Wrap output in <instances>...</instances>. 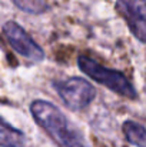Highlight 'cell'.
<instances>
[{"mask_svg": "<svg viewBox=\"0 0 146 147\" xmlns=\"http://www.w3.org/2000/svg\"><path fill=\"white\" fill-rule=\"evenodd\" d=\"M30 113L35 121L59 147H89L80 130L53 103L35 100L30 104Z\"/></svg>", "mask_w": 146, "mask_h": 147, "instance_id": "obj_1", "label": "cell"}, {"mask_svg": "<svg viewBox=\"0 0 146 147\" xmlns=\"http://www.w3.org/2000/svg\"><path fill=\"white\" fill-rule=\"evenodd\" d=\"M77 66L90 79H93L95 82L103 84L105 87L115 92L116 94L123 96L126 98H130V100H135L138 97V93H136L135 87L132 86L129 79L122 71L107 69L103 64L97 63L96 60H93L92 57L85 56V54L77 56Z\"/></svg>", "mask_w": 146, "mask_h": 147, "instance_id": "obj_2", "label": "cell"}, {"mask_svg": "<svg viewBox=\"0 0 146 147\" xmlns=\"http://www.w3.org/2000/svg\"><path fill=\"white\" fill-rule=\"evenodd\" d=\"M53 89L57 92L63 104L73 111L86 109L96 97V89L82 77H69L62 82H53Z\"/></svg>", "mask_w": 146, "mask_h": 147, "instance_id": "obj_3", "label": "cell"}, {"mask_svg": "<svg viewBox=\"0 0 146 147\" xmlns=\"http://www.w3.org/2000/svg\"><path fill=\"white\" fill-rule=\"evenodd\" d=\"M3 33L9 45L20 56L32 61H42L45 59V51L42 50V47L16 22H6L3 24Z\"/></svg>", "mask_w": 146, "mask_h": 147, "instance_id": "obj_4", "label": "cell"}, {"mask_svg": "<svg viewBox=\"0 0 146 147\" xmlns=\"http://www.w3.org/2000/svg\"><path fill=\"white\" fill-rule=\"evenodd\" d=\"M115 7L132 34L146 45V0H116Z\"/></svg>", "mask_w": 146, "mask_h": 147, "instance_id": "obj_5", "label": "cell"}, {"mask_svg": "<svg viewBox=\"0 0 146 147\" xmlns=\"http://www.w3.org/2000/svg\"><path fill=\"white\" fill-rule=\"evenodd\" d=\"M26 136L23 131L14 129L0 117V146L1 147H24Z\"/></svg>", "mask_w": 146, "mask_h": 147, "instance_id": "obj_6", "label": "cell"}, {"mask_svg": "<svg viewBox=\"0 0 146 147\" xmlns=\"http://www.w3.org/2000/svg\"><path fill=\"white\" fill-rule=\"evenodd\" d=\"M122 131L126 140L136 147H146V129L138 121L126 120L122 124Z\"/></svg>", "mask_w": 146, "mask_h": 147, "instance_id": "obj_7", "label": "cell"}, {"mask_svg": "<svg viewBox=\"0 0 146 147\" xmlns=\"http://www.w3.org/2000/svg\"><path fill=\"white\" fill-rule=\"evenodd\" d=\"M20 10L30 14H40L49 9L46 0H12Z\"/></svg>", "mask_w": 146, "mask_h": 147, "instance_id": "obj_8", "label": "cell"}]
</instances>
